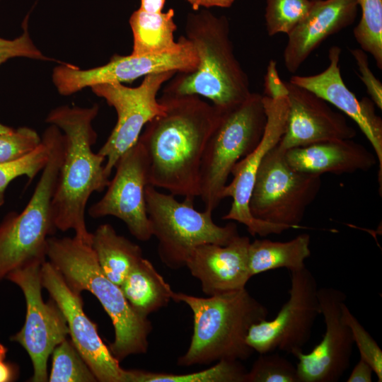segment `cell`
<instances>
[{"label":"cell","mask_w":382,"mask_h":382,"mask_svg":"<svg viewBox=\"0 0 382 382\" xmlns=\"http://www.w3.org/2000/svg\"><path fill=\"white\" fill-rule=\"evenodd\" d=\"M350 53L354 57L358 69L359 77L366 86L371 100L380 110L382 109V84L371 71L366 52L361 48L351 49Z\"/></svg>","instance_id":"cell-36"},{"label":"cell","mask_w":382,"mask_h":382,"mask_svg":"<svg viewBox=\"0 0 382 382\" xmlns=\"http://www.w3.org/2000/svg\"><path fill=\"white\" fill-rule=\"evenodd\" d=\"M46 255L72 289L90 291L108 314L115 330V340L108 348L115 359L120 361L146 352L151 322L134 312L120 286L103 272L91 245L75 236H50Z\"/></svg>","instance_id":"cell-5"},{"label":"cell","mask_w":382,"mask_h":382,"mask_svg":"<svg viewBox=\"0 0 382 382\" xmlns=\"http://www.w3.org/2000/svg\"><path fill=\"white\" fill-rule=\"evenodd\" d=\"M120 287L132 308L144 318L166 306L174 292L153 264L144 257L132 267Z\"/></svg>","instance_id":"cell-24"},{"label":"cell","mask_w":382,"mask_h":382,"mask_svg":"<svg viewBox=\"0 0 382 382\" xmlns=\"http://www.w3.org/2000/svg\"><path fill=\"white\" fill-rule=\"evenodd\" d=\"M311 1L307 15L287 35L283 59L290 73H295L324 40L352 24L356 18L357 0Z\"/></svg>","instance_id":"cell-21"},{"label":"cell","mask_w":382,"mask_h":382,"mask_svg":"<svg viewBox=\"0 0 382 382\" xmlns=\"http://www.w3.org/2000/svg\"><path fill=\"white\" fill-rule=\"evenodd\" d=\"M341 48L328 51L329 64L322 72L311 76H293L289 81L306 88L333 105L352 118L371 144L379 163L378 180L382 185V120L369 98L359 100L345 85L340 67Z\"/></svg>","instance_id":"cell-19"},{"label":"cell","mask_w":382,"mask_h":382,"mask_svg":"<svg viewBox=\"0 0 382 382\" xmlns=\"http://www.w3.org/2000/svg\"><path fill=\"white\" fill-rule=\"evenodd\" d=\"M260 354L245 382H299L296 366L287 359L274 352Z\"/></svg>","instance_id":"cell-32"},{"label":"cell","mask_w":382,"mask_h":382,"mask_svg":"<svg viewBox=\"0 0 382 382\" xmlns=\"http://www.w3.org/2000/svg\"><path fill=\"white\" fill-rule=\"evenodd\" d=\"M247 371L239 360H219L195 373L173 374L129 370L128 382H245Z\"/></svg>","instance_id":"cell-27"},{"label":"cell","mask_w":382,"mask_h":382,"mask_svg":"<svg viewBox=\"0 0 382 382\" xmlns=\"http://www.w3.org/2000/svg\"><path fill=\"white\" fill-rule=\"evenodd\" d=\"M267 122L262 137L256 148L238 161L231 170L233 179L222 192V199L231 197L228 212L222 217L245 225L253 236L264 237L281 233L289 227L258 220L253 217L249 209V202L254 187L258 168L265 154L279 142L286 127L287 96L270 98L262 95Z\"/></svg>","instance_id":"cell-13"},{"label":"cell","mask_w":382,"mask_h":382,"mask_svg":"<svg viewBox=\"0 0 382 382\" xmlns=\"http://www.w3.org/2000/svg\"><path fill=\"white\" fill-rule=\"evenodd\" d=\"M50 382H96L95 375L67 337L58 344L52 352Z\"/></svg>","instance_id":"cell-29"},{"label":"cell","mask_w":382,"mask_h":382,"mask_svg":"<svg viewBox=\"0 0 382 382\" xmlns=\"http://www.w3.org/2000/svg\"><path fill=\"white\" fill-rule=\"evenodd\" d=\"M49 158V147L42 138L40 144L33 151L16 161L0 163V207L4 204L5 192L15 178L25 175L32 180L45 166Z\"/></svg>","instance_id":"cell-31"},{"label":"cell","mask_w":382,"mask_h":382,"mask_svg":"<svg viewBox=\"0 0 382 382\" xmlns=\"http://www.w3.org/2000/svg\"><path fill=\"white\" fill-rule=\"evenodd\" d=\"M172 299L186 303L193 313V334L186 353L178 358L180 366L247 359L253 352L246 343L249 328L268 315L245 288L207 298L173 292Z\"/></svg>","instance_id":"cell-4"},{"label":"cell","mask_w":382,"mask_h":382,"mask_svg":"<svg viewBox=\"0 0 382 382\" xmlns=\"http://www.w3.org/2000/svg\"><path fill=\"white\" fill-rule=\"evenodd\" d=\"M99 107L70 108L66 105L52 110L46 121L64 133V151L52 200V211L57 229H72L75 236L91 245L92 233L86 227L85 213L91 195L102 192L110 183L105 173V158L94 153L96 133L92 121Z\"/></svg>","instance_id":"cell-2"},{"label":"cell","mask_w":382,"mask_h":382,"mask_svg":"<svg viewBox=\"0 0 382 382\" xmlns=\"http://www.w3.org/2000/svg\"><path fill=\"white\" fill-rule=\"evenodd\" d=\"M361 17L354 28V38L361 49L375 59L382 69V0H357Z\"/></svg>","instance_id":"cell-28"},{"label":"cell","mask_w":382,"mask_h":382,"mask_svg":"<svg viewBox=\"0 0 382 382\" xmlns=\"http://www.w3.org/2000/svg\"><path fill=\"white\" fill-rule=\"evenodd\" d=\"M310 236L302 233L286 242L256 239L248 248V266L251 277L278 268L290 272L306 267L311 255Z\"/></svg>","instance_id":"cell-26"},{"label":"cell","mask_w":382,"mask_h":382,"mask_svg":"<svg viewBox=\"0 0 382 382\" xmlns=\"http://www.w3.org/2000/svg\"><path fill=\"white\" fill-rule=\"evenodd\" d=\"M145 199L151 232L158 240V255L171 269L185 266L197 246L207 243L225 245L239 235L236 224H216L212 212L197 211L194 200L180 202L174 195L159 192L149 184Z\"/></svg>","instance_id":"cell-8"},{"label":"cell","mask_w":382,"mask_h":382,"mask_svg":"<svg viewBox=\"0 0 382 382\" xmlns=\"http://www.w3.org/2000/svg\"><path fill=\"white\" fill-rule=\"evenodd\" d=\"M166 0H141L140 8L151 13L162 12Z\"/></svg>","instance_id":"cell-41"},{"label":"cell","mask_w":382,"mask_h":382,"mask_svg":"<svg viewBox=\"0 0 382 382\" xmlns=\"http://www.w3.org/2000/svg\"><path fill=\"white\" fill-rule=\"evenodd\" d=\"M320 186V175L291 168L285 158V151L277 144L265 154L258 168L249 209L258 220L298 228Z\"/></svg>","instance_id":"cell-9"},{"label":"cell","mask_w":382,"mask_h":382,"mask_svg":"<svg viewBox=\"0 0 382 382\" xmlns=\"http://www.w3.org/2000/svg\"><path fill=\"white\" fill-rule=\"evenodd\" d=\"M49 158L27 205L20 213H8L0 224V282L7 274L35 260H45L49 237L56 231L52 200L64 151V138L56 126L42 137Z\"/></svg>","instance_id":"cell-6"},{"label":"cell","mask_w":382,"mask_h":382,"mask_svg":"<svg viewBox=\"0 0 382 382\" xmlns=\"http://www.w3.org/2000/svg\"><path fill=\"white\" fill-rule=\"evenodd\" d=\"M374 370L371 365L360 358L349 374L347 382H371Z\"/></svg>","instance_id":"cell-39"},{"label":"cell","mask_w":382,"mask_h":382,"mask_svg":"<svg viewBox=\"0 0 382 382\" xmlns=\"http://www.w3.org/2000/svg\"><path fill=\"white\" fill-rule=\"evenodd\" d=\"M288 93L285 81H283L279 76L276 62L270 59L264 76L263 96L275 99L286 97Z\"/></svg>","instance_id":"cell-37"},{"label":"cell","mask_w":382,"mask_h":382,"mask_svg":"<svg viewBox=\"0 0 382 382\" xmlns=\"http://www.w3.org/2000/svg\"><path fill=\"white\" fill-rule=\"evenodd\" d=\"M175 71L153 73L141 84L131 88L121 83H106L91 87L117 112V120L108 139L98 153L105 158V173L110 175L120 157L139 140L143 128L154 117L165 112L166 105L157 94L162 85Z\"/></svg>","instance_id":"cell-11"},{"label":"cell","mask_w":382,"mask_h":382,"mask_svg":"<svg viewBox=\"0 0 382 382\" xmlns=\"http://www.w3.org/2000/svg\"><path fill=\"white\" fill-rule=\"evenodd\" d=\"M165 112L146 126L139 141L149 165V185L194 200L199 197L200 167L219 110L196 95L163 93Z\"/></svg>","instance_id":"cell-1"},{"label":"cell","mask_w":382,"mask_h":382,"mask_svg":"<svg viewBox=\"0 0 382 382\" xmlns=\"http://www.w3.org/2000/svg\"><path fill=\"white\" fill-rule=\"evenodd\" d=\"M40 278L42 288L49 292L66 320L74 345L97 381L128 382V370L120 366L99 336L96 324L85 314L81 293L72 289L48 260L41 265Z\"/></svg>","instance_id":"cell-14"},{"label":"cell","mask_w":382,"mask_h":382,"mask_svg":"<svg viewBox=\"0 0 382 382\" xmlns=\"http://www.w3.org/2000/svg\"><path fill=\"white\" fill-rule=\"evenodd\" d=\"M91 247L103 272L118 286L143 257L141 247L119 235L109 224L92 233Z\"/></svg>","instance_id":"cell-25"},{"label":"cell","mask_w":382,"mask_h":382,"mask_svg":"<svg viewBox=\"0 0 382 382\" xmlns=\"http://www.w3.org/2000/svg\"><path fill=\"white\" fill-rule=\"evenodd\" d=\"M288 112L284 134L278 143L284 150L316 143L352 139L356 136L345 117L311 91L285 81Z\"/></svg>","instance_id":"cell-18"},{"label":"cell","mask_w":382,"mask_h":382,"mask_svg":"<svg viewBox=\"0 0 382 382\" xmlns=\"http://www.w3.org/2000/svg\"><path fill=\"white\" fill-rule=\"evenodd\" d=\"M320 314L325 324L322 340L308 353L298 351L296 369L299 382H336L348 369L354 340L342 318L346 294L332 287L318 289Z\"/></svg>","instance_id":"cell-17"},{"label":"cell","mask_w":382,"mask_h":382,"mask_svg":"<svg viewBox=\"0 0 382 382\" xmlns=\"http://www.w3.org/2000/svg\"><path fill=\"white\" fill-rule=\"evenodd\" d=\"M13 129L9 127L5 126L0 123V133H5L12 131Z\"/></svg>","instance_id":"cell-42"},{"label":"cell","mask_w":382,"mask_h":382,"mask_svg":"<svg viewBox=\"0 0 382 382\" xmlns=\"http://www.w3.org/2000/svg\"><path fill=\"white\" fill-rule=\"evenodd\" d=\"M16 57L50 60L34 45L27 30V26H24L23 34L14 40L0 37V65L8 59Z\"/></svg>","instance_id":"cell-35"},{"label":"cell","mask_w":382,"mask_h":382,"mask_svg":"<svg viewBox=\"0 0 382 382\" xmlns=\"http://www.w3.org/2000/svg\"><path fill=\"white\" fill-rule=\"evenodd\" d=\"M265 25L268 35H288L307 15L311 0H265Z\"/></svg>","instance_id":"cell-30"},{"label":"cell","mask_w":382,"mask_h":382,"mask_svg":"<svg viewBox=\"0 0 382 382\" xmlns=\"http://www.w3.org/2000/svg\"><path fill=\"white\" fill-rule=\"evenodd\" d=\"M219 110L200 167L199 197L204 209L212 212L223 199L222 192L233 166L258 145L267 122L262 95L257 93H251L233 107Z\"/></svg>","instance_id":"cell-7"},{"label":"cell","mask_w":382,"mask_h":382,"mask_svg":"<svg viewBox=\"0 0 382 382\" xmlns=\"http://www.w3.org/2000/svg\"><path fill=\"white\" fill-rule=\"evenodd\" d=\"M235 0H187L194 11L199 8H209L213 6L228 8Z\"/></svg>","instance_id":"cell-40"},{"label":"cell","mask_w":382,"mask_h":382,"mask_svg":"<svg viewBox=\"0 0 382 382\" xmlns=\"http://www.w3.org/2000/svg\"><path fill=\"white\" fill-rule=\"evenodd\" d=\"M175 11L151 13L140 8L129 18L133 35V56H156L180 52L187 42L185 36L174 40L177 25Z\"/></svg>","instance_id":"cell-23"},{"label":"cell","mask_w":382,"mask_h":382,"mask_svg":"<svg viewBox=\"0 0 382 382\" xmlns=\"http://www.w3.org/2000/svg\"><path fill=\"white\" fill-rule=\"evenodd\" d=\"M7 352V348L0 343V382L14 381L19 374L16 364L6 361Z\"/></svg>","instance_id":"cell-38"},{"label":"cell","mask_w":382,"mask_h":382,"mask_svg":"<svg viewBox=\"0 0 382 382\" xmlns=\"http://www.w3.org/2000/svg\"><path fill=\"white\" fill-rule=\"evenodd\" d=\"M250 243L248 236L238 235L225 245H199L190 255L185 266L209 296L244 289L252 277L248 266Z\"/></svg>","instance_id":"cell-20"},{"label":"cell","mask_w":382,"mask_h":382,"mask_svg":"<svg viewBox=\"0 0 382 382\" xmlns=\"http://www.w3.org/2000/svg\"><path fill=\"white\" fill-rule=\"evenodd\" d=\"M45 260L30 262L6 277L20 287L25 299L24 325L11 340L28 352L33 367L30 381L34 382L48 381V359L54 347L69 335L66 320L56 302L52 298L47 302L42 299L40 269Z\"/></svg>","instance_id":"cell-10"},{"label":"cell","mask_w":382,"mask_h":382,"mask_svg":"<svg viewBox=\"0 0 382 382\" xmlns=\"http://www.w3.org/2000/svg\"><path fill=\"white\" fill-rule=\"evenodd\" d=\"M199 60L192 44L187 38L178 53L156 56L114 55L106 64L90 69H80L70 64H61L53 71L57 91L68 96L86 87L106 83L131 82L153 73L175 71L189 73L196 69Z\"/></svg>","instance_id":"cell-16"},{"label":"cell","mask_w":382,"mask_h":382,"mask_svg":"<svg viewBox=\"0 0 382 382\" xmlns=\"http://www.w3.org/2000/svg\"><path fill=\"white\" fill-rule=\"evenodd\" d=\"M285 158L294 169L321 175L366 171L376 165V154L352 139L329 141L296 147L285 151Z\"/></svg>","instance_id":"cell-22"},{"label":"cell","mask_w":382,"mask_h":382,"mask_svg":"<svg viewBox=\"0 0 382 382\" xmlns=\"http://www.w3.org/2000/svg\"><path fill=\"white\" fill-rule=\"evenodd\" d=\"M115 173L103 197L91 205L92 218L113 216L122 220L137 240L147 241L152 234L146 212L145 190L149 184V165L138 141L117 161Z\"/></svg>","instance_id":"cell-15"},{"label":"cell","mask_w":382,"mask_h":382,"mask_svg":"<svg viewBox=\"0 0 382 382\" xmlns=\"http://www.w3.org/2000/svg\"><path fill=\"white\" fill-rule=\"evenodd\" d=\"M185 31L196 51L197 66L189 73L179 72L163 93L203 96L219 109L229 108L246 99L252 93L250 82L235 56L227 18L206 10L190 13Z\"/></svg>","instance_id":"cell-3"},{"label":"cell","mask_w":382,"mask_h":382,"mask_svg":"<svg viewBox=\"0 0 382 382\" xmlns=\"http://www.w3.org/2000/svg\"><path fill=\"white\" fill-rule=\"evenodd\" d=\"M42 138L33 129L23 127L0 133V163L19 159L35 149Z\"/></svg>","instance_id":"cell-34"},{"label":"cell","mask_w":382,"mask_h":382,"mask_svg":"<svg viewBox=\"0 0 382 382\" xmlns=\"http://www.w3.org/2000/svg\"><path fill=\"white\" fill-rule=\"evenodd\" d=\"M290 273L287 301L272 320L254 323L248 332L246 343L259 354L303 351L320 315L318 283L313 273L306 267Z\"/></svg>","instance_id":"cell-12"},{"label":"cell","mask_w":382,"mask_h":382,"mask_svg":"<svg viewBox=\"0 0 382 382\" xmlns=\"http://www.w3.org/2000/svg\"><path fill=\"white\" fill-rule=\"evenodd\" d=\"M342 318L352 332L360 358L372 367L379 382L382 381V350L375 340L352 313L345 302L342 304Z\"/></svg>","instance_id":"cell-33"}]
</instances>
